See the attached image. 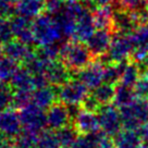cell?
Masks as SVG:
<instances>
[{"label":"cell","mask_w":148,"mask_h":148,"mask_svg":"<svg viewBox=\"0 0 148 148\" xmlns=\"http://www.w3.org/2000/svg\"><path fill=\"white\" fill-rule=\"evenodd\" d=\"M113 142L116 148H138L142 144V139L137 131L124 129L113 137Z\"/></svg>","instance_id":"21"},{"label":"cell","mask_w":148,"mask_h":148,"mask_svg":"<svg viewBox=\"0 0 148 148\" xmlns=\"http://www.w3.org/2000/svg\"><path fill=\"white\" fill-rule=\"evenodd\" d=\"M3 52H5V57L16 61L18 63L23 62L24 64L36 53L33 51L31 46L24 44L18 39H11L10 42L5 44L3 45Z\"/></svg>","instance_id":"14"},{"label":"cell","mask_w":148,"mask_h":148,"mask_svg":"<svg viewBox=\"0 0 148 148\" xmlns=\"http://www.w3.org/2000/svg\"><path fill=\"white\" fill-rule=\"evenodd\" d=\"M12 87L5 83H0V112L7 109L10 103H12Z\"/></svg>","instance_id":"33"},{"label":"cell","mask_w":148,"mask_h":148,"mask_svg":"<svg viewBox=\"0 0 148 148\" xmlns=\"http://www.w3.org/2000/svg\"><path fill=\"white\" fill-rule=\"evenodd\" d=\"M5 56V52H3V45L0 44V58H2Z\"/></svg>","instance_id":"42"},{"label":"cell","mask_w":148,"mask_h":148,"mask_svg":"<svg viewBox=\"0 0 148 148\" xmlns=\"http://www.w3.org/2000/svg\"><path fill=\"white\" fill-rule=\"evenodd\" d=\"M79 135H89L100 131L98 114L85 109H79L74 114L73 124Z\"/></svg>","instance_id":"10"},{"label":"cell","mask_w":148,"mask_h":148,"mask_svg":"<svg viewBox=\"0 0 148 148\" xmlns=\"http://www.w3.org/2000/svg\"><path fill=\"white\" fill-rule=\"evenodd\" d=\"M134 46L130 35L114 34L110 48L107 52L108 63H124L131 60Z\"/></svg>","instance_id":"5"},{"label":"cell","mask_w":148,"mask_h":148,"mask_svg":"<svg viewBox=\"0 0 148 148\" xmlns=\"http://www.w3.org/2000/svg\"><path fill=\"white\" fill-rule=\"evenodd\" d=\"M113 35L114 33L110 29H96V32L86 42V45L94 58L100 59L101 57L107 55Z\"/></svg>","instance_id":"12"},{"label":"cell","mask_w":148,"mask_h":148,"mask_svg":"<svg viewBox=\"0 0 148 148\" xmlns=\"http://www.w3.org/2000/svg\"><path fill=\"white\" fill-rule=\"evenodd\" d=\"M92 96L101 106L110 105L113 102L114 95H116V86L110 84L102 83L96 89L92 90Z\"/></svg>","instance_id":"24"},{"label":"cell","mask_w":148,"mask_h":148,"mask_svg":"<svg viewBox=\"0 0 148 148\" xmlns=\"http://www.w3.org/2000/svg\"><path fill=\"white\" fill-rule=\"evenodd\" d=\"M47 126L51 131L65 127L71 122V112L69 110V106L64 105L63 102L56 101L51 107L48 108L46 112Z\"/></svg>","instance_id":"9"},{"label":"cell","mask_w":148,"mask_h":148,"mask_svg":"<svg viewBox=\"0 0 148 148\" xmlns=\"http://www.w3.org/2000/svg\"><path fill=\"white\" fill-rule=\"evenodd\" d=\"M116 0H82L81 2L84 5H92L95 8H100V7H107V5H111ZM89 9V8H88Z\"/></svg>","instance_id":"39"},{"label":"cell","mask_w":148,"mask_h":148,"mask_svg":"<svg viewBox=\"0 0 148 148\" xmlns=\"http://www.w3.org/2000/svg\"><path fill=\"white\" fill-rule=\"evenodd\" d=\"M105 133L102 132H97L94 134L89 135H79L76 142L72 145L71 148H98L99 142Z\"/></svg>","instance_id":"28"},{"label":"cell","mask_w":148,"mask_h":148,"mask_svg":"<svg viewBox=\"0 0 148 148\" xmlns=\"http://www.w3.org/2000/svg\"><path fill=\"white\" fill-rule=\"evenodd\" d=\"M61 46H58L57 44H51L47 46L40 47L39 51H37V55L48 61H55L60 57Z\"/></svg>","instance_id":"32"},{"label":"cell","mask_w":148,"mask_h":148,"mask_svg":"<svg viewBox=\"0 0 148 148\" xmlns=\"http://www.w3.org/2000/svg\"><path fill=\"white\" fill-rule=\"evenodd\" d=\"M65 1H82V0H65Z\"/></svg>","instance_id":"44"},{"label":"cell","mask_w":148,"mask_h":148,"mask_svg":"<svg viewBox=\"0 0 148 148\" xmlns=\"http://www.w3.org/2000/svg\"><path fill=\"white\" fill-rule=\"evenodd\" d=\"M15 13V5L7 2L5 0H0V18H8Z\"/></svg>","instance_id":"38"},{"label":"cell","mask_w":148,"mask_h":148,"mask_svg":"<svg viewBox=\"0 0 148 148\" xmlns=\"http://www.w3.org/2000/svg\"><path fill=\"white\" fill-rule=\"evenodd\" d=\"M23 132V126L15 109H5L0 112V133L9 139H15Z\"/></svg>","instance_id":"11"},{"label":"cell","mask_w":148,"mask_h":148,"mask_svg":"<svg viewBox=\"0 0 148 148\" xmlns=\"http://www.w3.org/2000/svg\"><path fill=\"white\" fill-rule=\"evenodd\" d=\"M18 70V63L16 61L5 56L0 58V83H10Z\"/></svg>","instance_id":"26"},{"label":"cell","mask_w":148,"mask_h":148,"mask_svg":"<svg viewBox=\"0 0 148 148\" xmlns=\"http://www.w3.org/2000/svg\"><path fill=\"white\" fill-rule=\"evenodd\" d=\"M36 146L37 148H61L56 132L51 130H44L38 135Z\"/></svg>","instance_id":"29"},{"label":"cell","mask_w":148,"mask_h":148,"mask_svg":"<svg viewBox=\"0 0 148 148\" xmlns=\"http://www.w3.org/2000/svg\"><path fill=\"white\" fill-rule=\"evenodd\" d=\"M13 144L10 143V139L0 133V148H12Z\"/></svg>","instance_id":"41"},{"label":"cell","mask_w":148,"mask_h":148,"mask_svg":"<svg viewBox=\"0 0 148 148\" xmlns=\"http://www.w3.org/2000/svg\"><path fill=\"white\" fill-rule=\"evenodd\" d=\"M105 66L106 63L100 61V59H96L92 61L86 68L79 71L77 74V79L88 89L94 90L102 83H105Z\"/></svg>","instance_id":"8"},{"label":"cell","mask_w":148,"mask_h":148,"mask_svg":"<svg viewBox=\"0 0 148 148\" xmlns=\"http://www.w3.org/2000/svg\"><path fill=\"white\" fill-rule=\"evenodd\" d=\"M33 32L36 44L40 47L57 44L64 36L56 18L48 13H42L33 20Z\"/></svg>","instance_id":"2"},{"label":"cell","mask_w":148,"mask_h":148,"mask_svg":"<svg viewBox=\"0 0 148 148\" xmlns=\"http://www.w3.org/2000/svg\"><path fill=\"white\" fill-rule=\"evenodd\" d=\"M140 74H142V71L138 65L132 61H129L123 70V73H122L121 81L119 84L123 85L125 87L134 88L135 84L137 83V81L140 77Z\"/></svg>","instance_id":"23"},{"label":"cell","mask_w":148,"mask_h":148,"mask_svg":"<svg viewBox=\"0 0 148 148\" xmlns=\"http://www.w3.org/2000/svg\"><path fill=\"white\" fill-rule=\"evenodd\" d=\"M58 94L51 86H46L42 88H37L33 92L32 102L42 109H48L56 102Z\"/></svg>","instance_id":"19"},{"label":"cell","mask_w":148,"mask_h":148,"mask_svg":"<svg viewBox=\"0 0 148 148\" xmlns=\"http://www.w3.org/2000/svg\"><path fill=\"white\" fill-rule=\"evenodd\" d=\"M10 85L15 90H35L33 74L26 68H18Z\"/></svg>","instance_id":"20"},{"label":"cell","mask_w":148,"mask_h":148,"mask_svg":"<svg viewBox=\"0 0 148 148\" xmlns=\"http://www.w3.org/2000/svg\"><path fill=\"white\" fill-rule=\"evenodd\" d=\"M34 92V90H33ZM33 92L32 90H15L12 96V106L13 109H23L33 100Z\"/></svg>","instance_id":"30"},{"label":"cell","mask_w":148,"mask_h":148,"mask_svg":"<svg viewBox=\"0 0 148 148\" xmlns=\"http://www.w3.org/2000/svg\"><path fill=\"white\" fill-rule=\"evenodd\" d=\"M137 99L136 95L134 92V89L130 87H125L121 84H118L116 86V95L113 99V105L116 108H124V107L131 105L132 102H134Z\"/></svg>","instance_id":"22"},{"label":"cell","mask_w":148,"mask_h":148,"mask_svg":"<svg viewBox=\"0 0 148 148\" xmlns=\"http://www.w3.org/2000/svg\"><path fill=\"white\" fill-rule=\"evenodd\" d=\"M121 118L124 129L137 131L145 123H148V99L137 98L131 105L121 108Z\"/></svg>","instance_id":"3"},{"label":"cell","mask_w":148,"mask_h":148,"mask_svg":"<svg viewBox=\"0 0 148 148\" xmlns=\"http://www.w3.org/2000/svg\"><path fill=\"white\" fill-rule=\"evenodd\" d=\"M114 11L116 9H113L111 5L96 8V10L92 12V15L97 29H110L113 32Z\"/></svg>","instance_id":"18"},{"label":"cell","mask_w":148,"mask_h":148,"mask_svg":"<svg viewBox=\"0 0 148 148\" xmlns=\"http://www.w3.org/2000/svg\"><path fill=\"white\" fill-rule=\"evenodd\" d=\"M45 76L47 77L48 82L52 86H58L60 87L66 82H69L70 77V70L65 66L61 60H55L51 61L47 71L45 73Z\"/></svg>","instance_id":"16"},{"label":"cell","mask_w":148,"mask_h":148,"mask_svg":"<svg viewBox=\"0 0 148 148\" xmlns=\"http://www.w3.org/2000/svg\"><path fill=\"white\" fill-rule=\"evenodd\" d=\"M146 8H147V10H148V0H146Z\"/></svg>","instance_id":"45"},{"label":"cell","mask_w":148,"mask_h":148,"mask_svg":"<svg viewBox=\"0 0 148 148\" xmlns=\"http://www.w3.org/2000/svg\"><path fill=\"white\" fill-rule=\"evenodd\" d=\"M88 96V88L79 79H71L69 82L59 87L58 98L61 102L69 107L82 105Z\"/></svg>","instance_id":"7"},{"label":"cell","mask_w":148,"mask_h":148,"mask_svg":"<svg viewBox=\"0 0 148 148\" xmlns=\"http://www.w3.org/2000/svg\"><path fill=\"white\" fill-rule=\"evenodd\" d=\"M60 59L70 71H81L92 61V52L85 42L74 40L61 46Z\"/></svg>","instance_id":"1"},{"label":"cell","mask_w":148,"mask_h":148,"mask_svg":"<svg viewBox=\"0 0 148 148\" xmlns=\"http://www.w3.org/2000/svg\"><path fill=\"white\" fill-rule=\"evenodd\" d=\"M118 9L138 11L146 8V0H116Z\"/></svg>","instance_id":"34"},{"label":"cell","mask_w":148,"mask_h":148,"mask_svg":"<svg viewBox=\"0 0 148 148\" xmlns=\"http://www.w3.org/2000/svg\"><path fill=\"white\" fill-rule=\"evenodd\" d=\"M18 116L23 131L39 135L47 126V118L44 109L37 107L33 102L21 109Z\"/></svg>","instance_id":"4"},{"label":"cell","mask_w":148,"mask_h":148,"mask_svg":"<svg viewBox=\"0 0 148 148\" xmlns=\"http://www.w3.org/2000/svg\"><path fill=\"white\" fill-rule=\"evenodd\" d=\"M10 22L13 36L16 37V39L28 46H33L34 44H36L33 32V21H31L29 18L16 15L13 16V18H11Z\"/></svg>","instance_id":"13"},{"label":"cell","mask_w":148,"mask_h":148,"mask_svg":"<svg viewBox=\"0 0 148 148\" xmlns=\"http://www.w3.org/2000/svg\"><path fill=\"white\" fill-rule=\"evenodd\" d=\"M140 77L134 86V92L139 99H148V69H142Z\"/></svg>","instance_id":"31"},{"label":"cell","mask_w":148,"mask_h":148,"mask_svg":"<svg viewBox=\"0 0 148 148\" xmlns=\"http://www.w3.org/2000/svg\"><path fill=\"white\" fill-rule=\"evenodd\" d=\"M82 109H85V110L87 111H90V112H95V113H97L99 109L101 108V105L99 103V102L94 98L92 94L90 95H88L87 97L84 99V101L82 102Z\"/></svg>","instance_id":"37"},{"label":"cell","mask_w":148,"mask_h":148,"mask_svg":"<svg viewBox=\"0 0 148 148\" xmlns=\"http://www.w3.org/2000/svg\"><path fill=\"white\" fill-rule=\"evenodd\" d=\"M138 148H148V145L147 144H145V143H142L138 146Z\"/></svg>","instance_id":"43"},{"label":"cell","mask_w":148,"mask_h":148,"mask_svg":"<svg viewBox=\"0 0 148 148\" xmlns=\"http://www.w3.org/2000/svg\"><path fill=\"white\" fill-rule=\"evenodd\" d=\"M45 10V0H18L15 5L16 15L34 20L42 14Z\"/></svg>","instance_id":"17"},{"label":"cell","mask_w":148,"mask_h":148,"mask_svg":"<svg viewBox=\"0 0 148 148\" xmlns=\"http://www.w3.org/2000/svg\"><path fill=\"white\" fill-rule=\"evenodd\" d=\"M139 137L142 139V143H145L148 145V123L143 124L138 130H137Z\"/></svg>","instance_id":"40"},{"label":"cell","mask_w":148,"mask_h":148,"mask_svg":"<svg viewBox=\"0 0 148 148\" xmlns=\"http://www.w3.org/2000/svg\"><path fill=\"white\" fill-rule=\"evenodd\" d=\"M96 29L97 27H96V24L94 21L92 12L89 9H87L77 18L74 38L79 42L86 44V42L92 37V34L96 32Z\"/></svg>","instance_id":"15"},{"label":"cell","mask_w":148,"mask_h":148,"mask_svg":"<svg viewBox=\"0 0 148 148\" xmlns=\"http://www.w3.org/2000/svg\"><path fill=\"white\" fill-rule=\"evenodd\" d=\"M97 114L102 133L109 137H114L120 133L123 123L119 108H116L113 103L105 105L99 109Z\"/></svg>","instance_id":"6"},{"label":"cell","mask_w":148,"mask_h":148,"mask_svg":"<svg viewBox=\"0 0 148 148\" xmlns=\"http://www.w3.org/2000/svg\"><path fill=\"white\" fill-rule=\"evenodd\" d=\"M64 3L65 0H45V11L48 14L56 15L62 10Z\"/></svg>","instance_id":"36"},{"label":"cell","mask_w":148,"mask_h":148,"mask_svg":"<svg viewBox=\"0 0 148 148\" xmlns=\"http://www.w3.org/2000/svg\"><path fill=\"white\" fill-rule=\"evenodd\" d=\"M11 39H13V33H12L10 20L0 18V44L5 45Z\"/></svg>","instance_id":"35"},{"label":"cell","mask_w":148,"mask_h":148,"mask_svg":"<svg viewBox=\"0 0 148 148\" xmlns=\"http://www.w3.org/2000/svg\"><path fill=\"white\" fill-rule=\"evenodd\" d=\"M56 135L61 148H71L79 136V132L75 130L73 125H68L56 131Z\"/></svg>","instance_id":"25"},{"label":"cell","mask_w":148,"mask_h":148,"mask_svg":"<svg viewBox=\"0 0 148 148\" xmlns=\"http://www.w3.org/2000/svg\"><path fill=\"white\" fill-rule=\"evenodd\" d=\"M126 63L127 62L119 63V64L106 63V66H105V79H103L105 83L116 86L118 84L120 83L121 76H122V73H123V70H124Z\"/></svg>","instance_id":"27"}]
</instances>
